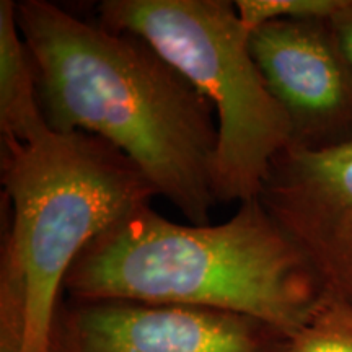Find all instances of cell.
<instances>
[{
    "mask_svg": "<svg viewBox=\"0 0 352 352\" xmlns=\"http://www.w3.org/2000/svg\"><path fill=\"white\" fill-rule=\"evenodd\" d=\"M16 16L47 126L95 135L138 166L195 226H208L217 121L208 100L134 34L88 23L46 0Z\"/></svg>",
    "mask_w": 352,
    "mask_h": 352,
    "instance_id": "6da1fadb",
    "label": "cell"
},
{
    "mask_svg": "<svg viewBox=\"0 0 352 352\" xmlns=\"http://www.w3.org/2000/svg\"><path fill=\"white\" fill-rule=\"evenodd\" d=\"M64 294L230 311L289 334L327 298L310 261L259 197L217 226L175 223L151 202L139 206L85 246Z\"/></svg>",
    "mask_w": 352,
    "mask_h": 352,
    "instance_id": "7a4b0ae2",
    "label": "cell"
},
{
    "mask_svg": "<svg viewBox=\"0 0 352 352\" xmlns=\"http://www.w3.org/2000/svg\"><path fill=\"white\" fill-rule=\"evenodd\" d=\"M2 184L12 222L0 270V352H47L74 261L157 191L113 145L50 126L2 142Z\"/></svg>",
    "mask_w": 352,
    "mask_h": 352,
    "instance_id": "3957f363",
    "label": "cell"
},
{
    "mask_svg": "<svg viewBox=\"0 0 352 352\" xmlns=\"http://www.w3.org/2000/svg\"><path fill=\"white\" fill-rule=\"evenodd\" d=\"M98 13L107 28L144 39L210 103L217 202L258 197L272 162L289 148L290 126L254 63L235 3L104 0Z\"/></svg>",
    "mask_w": 352,
    "mask_h": 352,
    "instance_id": "277c9868",
    "label": "cell"
},
{
    "mask_svg": "<svg viewBox=\"0 0 352 352\" xmlns=\"http://www.w3.org/2000/svg\"><path fill=\"white\" fill-rule=\"evenodd\" d=\"M289 340L283 329L230 311L65 297L47 352H289Z\"/></svg>",
    "mask_w": 352,
    "mask_h": 352,
    "instance_id": "5b68a950",
    "label": "cell"
},
{
    "mask_svg": "<svg viewBox=\"0 0 352 352\" xmlns=\"http://www.w3.org/2000/svg\"><path fill=\"white\" fill-rule=\"evenodd\" d=\"M250 51L290 126L289 148L352 140V70L331 19H283L250 33Z\"/></svg>",
    "mask_w": 352,
    "mask_h": 352,
    "instance_id": "8992f818",
    "label": "cell"
},
{
    "mask_svg": "<svg viewBox=\"0 0 352 352\" xmlns=\"http://www.w3.org/2000/svg\"><path fill=\"white\" fill-rule=\"evenodd\" d=\"M258 197L310 261L327 298L352 305V140L285 148Z\"/></svg>",
    "mask_w": 352,
    "mask_h": 352,
    "instance_id": "52a82bcc",
    "label": "cell"
},
{
    "mask_svg": "<svg viewBox=\"0 0 352 352\" xmlns=\"http://www.w3.org/2000/svg\"><path fill=\"white\" fill-rule=\"evenodd\" d=\"M47 126L38 96L36 74L23 36L16 2H0V132L6 140H25Z\"/></svg>",
    "mask_w": 352,
    "mask_h": 352,
    "instance_id": "ba28073f",
    "label": "cell"
},
{
    "mask_svg": "<svg viewBox=\"0 0 352 352\" xmlns=\"http://www.w3.org/2000/svg\"><path fill=\"white\" fill-rule=\"evenodd\" d=\"M289 352H352V305L324 298L290 334Z\"/></svg>",
    "mask_w": 352,
    "mask_h": 352,
    "instance_id": "9c48e42d",
    "label": "cell"
},
{
    "mask_svg": "<svg viewBox=\"0 0 352 352\" xmlns=\"http://www.w3.org/2000/svg\"><path fill=\"white\" fill-rule=\"evenodd\" d=\"M346 0H239L236 13L246 32L283 19H333Z\"/></svg>",
    "mask_w": 352,
    "mask_h": 352,
    "instance_id": "30bf717a",
    "label": "cell"
},
{
    "mask_svg": "<svg viewBox=\"0 0 352 352\" xmlns=\"http://www.w3.org/2000/svg\"><path fill=\"white\" fill-rule=\"evenodd\" d=\"M331 25L342 54L352 70V0H346L341 10L331 19Z\"/></svg>",
    "mask_w": 352,
    "mask_h": 352,
    "instance_id": "8fae6325",
    "label": "cell"
}]
</instances>
